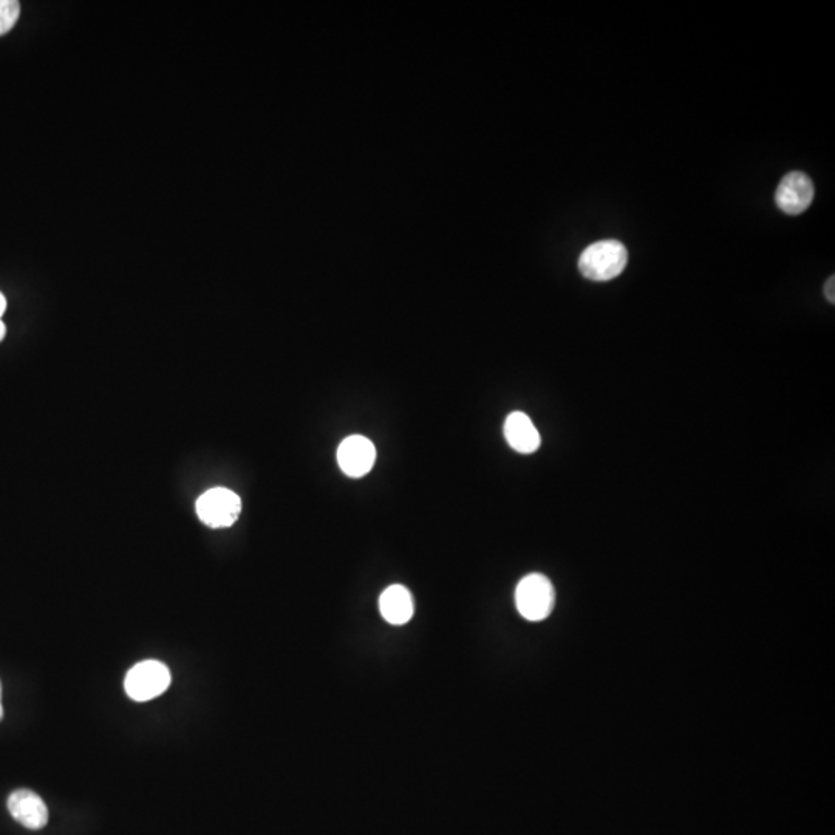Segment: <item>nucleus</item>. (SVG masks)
<instances>
[{"instance_id":"nucleus-2","label":"nucleus","mask_w":835,"mask_h":835,"mask_svg":"<svg viewBox=\"0 0 835 835\" xmlns=\"http://www.w3.org/2000/svg\"><path fill=\"white\" fill-rule=\"evenodd\" d=\"M515 604L519 613L528 621H543L556 604L553 583L542 574L523 577L515 590Z\"/></svg>"},{"instance_id":"nucleus-14","label":"nucleus","mask_w":835,"mask_h":835,"mask_svg":"<svg viewBox=\"0 0 835 835\" xmlns=\"http://www.w3.org/2000/svg\"><path fill=\"white\" fill-rule=\"evenodd\" d=\"M4 718V706H2V682H0V721Z\"/></svg>"},{"instance_id":"nucleus-7","label":"nucleus","mask_w":835,"mask_h":835,"mask_svg":"<svg viewBox=\"0 0 835 835\" xmlns=\"http://www.w3.org/2000/svg\"><path fill=\"white\" fill-rule=\"evenodd\" d=\"M8 811L16 822L31 831H39L48 823V809L44 800L30 789H18L8 797Z\"/></svg>"},{"instance_id":"nucleus-12","label":"nucleus","mask_w":835,"mask_h":835,"mask_svg":"<svg viewBox=\"0 0 835 835\" xmlns=\"http://www.w3.org/2000/svg\"><path fill=\"white\" fill-rule=\"evenodd\" d=\"M5 310H7V299H5L4 294L0 293V317L5 313Z\"/></svg>"},{"instance_id":"nucleus-11","label":"nucleus","mask_w":835,"mask_h":835,"mask_svg":"<svg viewBox=\"0 0 835 835\" xmlns=\"http://www.w3.org/2000/svg\"><path fill=\"white\" fill-rule=\"evenodd\" d=\"M834 285H835V277L834 276L829 277L828 282H826V285H825V294H826V299H828L829 302H831V304H834V302H835Z\"/></svg>"},{"instance_id":"nucleus-10","label":"nucleus","mask_w":835,"mask_h":835,"mask_svg":"<svg viewBox=\"0 0 835 835\" xmlns=\"http://www.w3.org/2000/svg\"><path fill=\"white\" fill-rule=\"evenodd\" d=\"M21 4L16 0H0V36L5 35L18 22Z\"/></svg>"},{"instance_id":"nucleus-5","label":"nucleus","mask_w":835,"mask_h":835,"mask_svg":"<svg viewBox=\"0 0 835 835\" xmlns=\"http://www.w3.org/2000/svg\"><path fill=\"white\" fill-rule=\"evenodd\" d=\"M815 188L811 178L803 172H791L778 185L775 203L784 214H803L814 200Z\"/></svg>"},{"instance_id":"nucleus-9","label":"nucleus","mask_w":835,"mask_h":835,"mask_svg":"<svg viewBox=\"0 0 835 835\" xmlns=\"http://www.w3.org/2000/svg\"><path fill=\"white\" fill-rule=\"evenodd\" d=\"M379 610L389 624H407L413 616V599L409 590L401 585L387 588L379 599Z\"/></svg>"},{"instance_id":"nucleus-6","label":"nucleus","mask_w":835,"mask_h":835,"mask_svg":"<svg viewBox=\"0 0 835 835\" xmlns=\"http://www.w3.org/2000/svg\"><path fill=\"white\" fill-rule=\"evenodd\" d=\"M376 449L369 438L353 435L342 441L338 449V463L348 477L361 478L372 471Z\"/></svg>"},{"instance_id":"nucleus-13","label":"nucleus","mask_w":835,"mask_h":835,"mask_svg":"<svg viewBox=\"0 0 835 835\" xmlns=\"http://www.w3.org/2000/svg\"><path fill=\"white\" fill-rule=\"evenodd\" d=\"M5 334H7V327H5L4 322L0 319V341L5 338Z\"/></svg>"},{"instance_id":"nucleus-1","label":"nucleus","mask_w":835,"mask_h":835,"mask_svg":"<svg viewBox=\"0 0 835 835\" xmlns=\"http://www.w3.org/2000/svg\"><path fill=\"white\" fill-rule=\"evenodd\" d=\"M628 251L617 240H600L583 249L579 257V271L594 282H607L624 273Z\"/></svg>"},{"instance_id":"nucleus-4","label":"nucleus","mask_w":835,"mask_h":835,"mask_svg":"<svg viewBox=\"0 0 835 835\" xmlns=\"http://www.w3.org/2000/svg\"><path fill=\"white\" fill-rule=\"evenodd\" d=\"M198 519L209 528H229L239 519L242 500L236 492L226 488H214L198 498L195 505Z\"/></svg>"},{"instance_id":"nucleus-3","label":"nucleus","mask_w":835,"mask_h":835,"mask_svg":"<svg viewBox=\"0 0 835 835\" xmlns=\"http://www.w3.org/2000/svg\"><path fill=\"white\" fill-rule=\"evenodd\" d=\"M169 686H171L169 668L163 662L154 661V659L140 662L130 668L124 681L127 695L137 703H146L150 699L163 695Z\"/></svg>"},{"instance_id":"nucleus-8","label":"nucleus","mask_w":835,"mask_h":835,"mask_svg":"<svg viewBox=\"0 0 835 835\" xmlns=\"http://www.w3.org/2000/svg\"><path fill=\"white\" fill-rule=\"evenodd\" d=\"M505 437L509 446L520 454H532L540 447V433L526 413L514 412L506 418Z\"/></svg>"}]
</instances>
